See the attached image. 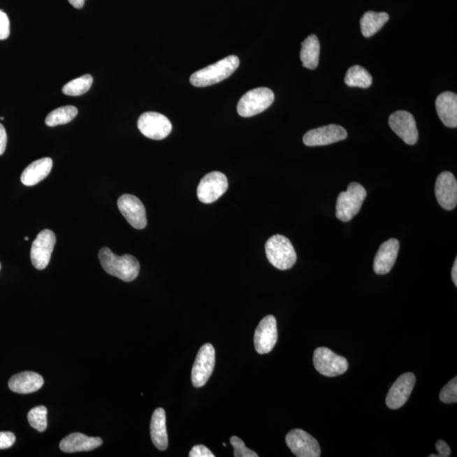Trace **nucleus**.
I'll use <instances>...</instances> for the list:
<instances>
[{
    "label": "nucleus",
    "mask_w": 457,
    "mask_h": 457,
    "mask_svg": "<svg viewBox=\"0 0 457 457\" xmlns=\"http://www.w3.org/2000/svg\"><path fill=\"white\" fill-rule=\"evenodd\" d=\"M389 125L391 130L408 145H414L418 142V128L414 115L409 112L396 111L389 118Z\"/></svg>",
    "instance_id": "obj_14"
},
{
    "label": "nucleus",
    "mask_w": 457,
    "mask_h": 457,
    "mask_svg": "<svg viewBox=\"0 0 457 457\" xmlns=\"http://www.w3.org/2000/svg\"><path fill=\"white\" fill-rule=\"evenodd\" d=\"M287 447L298 457H319L321 455L319 444L308 433L303 430H291L286 437Z\"/></svg>",
    "instance_id": "obj_11"
},
{
    "label": "nucleus",
    "mask_w": 457,
    "mask_h": 457,
    "mask_svg": "<svg viewBox=\"0 0 457 457\" xmlns=\"http://www.w3.org/2000/svg\"><path fill=\"white\" fill-rule=\"evenodd\" d=\"M314 365L320 375L336 377L344 374L348 370L347 360L335 354L327 347L317 348L314 354Z\"/></svg>",
    "instance_id": "obj_6"
},
{
    "label": "nucleus",
    "mask_w": 457,
    "mask_h": 457,
    "mask_svg": "<svg viewBox=\"0 0 457 457\" xmlns=\"http://www.w3.org/2000/svg\"><path fill=\"white\" fill-rule=\"evenodd\" d=\"M43 384L44 379L41 375L27 371L12 376L9 380V388L18 394H30L40 390Z\"/></svg>",
    "instance_id": "obj_21"
},
{
    "label": "nucleus",
    "mask_w": 457,
    "mask_h": 457,
    "mask_svg": "<svg viewBox=\"0 0 457 457\" xmlns=\"http://www.w3.org/2000/svg\"><path fill=\"white\" fill-rule=\"evenodd\" d=\"M15 435L11 432H0V450L10 448L15 442Z\"/></svg>",
    "instance_id": "obj_33"
},
{
    "label": "nucleus",
    "mask_w": 457,
    "mask_h": 457,
    "mask_svg": "<svg viewBox=\"0 0 457 457\" xmlns=\"http://www.w3.org/2000/svg\"><path fill=\"white\" fill-rule=\"evenodd\" d=\"M150 434L152 443L159 451L168 448V434L166 428V414L163 408H157L152 416Z\"/></svg>",
    "instance_id": "obj_23"
},
{
    "label": "nucleus",
    "mask_w": 457,
    "mask_h": 457,
    "mask_svg": "<svg viewBox=\"0 0 457 457\" xmlns=\"http://www.w3.org/2000/svg\"><path fill=\"white\" fill-rule=\"evenodd\" d=\"M435 196L440 205L447 210H452L457 204V182L451 172L440 173L435 183Z\"/></svg>",
    "instance_id": "obj_17"
},
{
    "label": "nucleus",
    "mask_w": 457,
    "mask_h": 457,
    "mask_svg": "<svg viewBox=\"0 0 457 457\" xmlns=\"http://www.w3.org/2000/svg\"><path fill=\"white\" fill-rule=\"evenodd\" d=\"M320 43L316 35H310L302 43L300 58L303 66L307 69L314 70L319 65Z\"/></svg>",
    "instance_id": "obj_24"
},
{
    "label": "nucleus",
    "mask_w": 457,
    "mask_h": 457,
    "mask_svg": "<svg viewBox=\"0 0 457 457\" xmlns=\"http://www.w3.org/2000/svg\"><path fill=\"white\" fill-rule=\"evenodd\" d=\"M10 34V24L9 17L5 12L0 10V40L9 38Z\"/></svg>",
    "instance_id": "obj_32"
},
{
    "label": "nucleus",
    "mask_w": 457,
    "mask_h": 457,
    "mask_svg": "<svg viewBox=\"0 0 457 457\" xmlns=\"http://www.w3.org/2000/svg\"><path fill=\"white\" fill-rule=\"evenodd\" d=\"M416 377L412 372L400 375L393 384L386 399V406L396 410L404 406L414 390Z\"/></svg>",
    "instance_id": "obj_16"
},
{
    "label": "nucleus",
    "mask_w": 457,
    "mask_h": 457,
    "mask_svg": "<svg viewBox=\"0 0 457 457\" xmlns=\"http://www.w3.org/2000/svg\"><path fill=\"white\" fill-rule=\"evenodd\" d=\"M274 101L275 94L270 88H254L240 98L238 112L242 117H252L266 110Z\"/></svg>",
    "instance_id": "obj_5"
},
{
    "label": "nucleus",
    "mask_w": 457,
    "mask_h": 457,
    "mask_svg": "<svg viewBox=\"0 0 457 457\" xmlns=\"http://www.w3.org/2000/svg\"><path fill=\"white\" fill-rule=\"evenodd\" d=\"M190 457H215V455L212 454L210 449L206 447L199 444V446H195L192 447L190 453Z\"/></svg>",
    "instance_id": "obj_34"
},
{
    "label": "nucleus",
    "mask_w": 457,
    "mask_h": 457,
    "mask_svg": "<svg viewBox=\"0 0 457 457\" xmlns=\"http://www.w3.org/2000/svg\"><path fill=\"white\" fill-rule=\"evenodd\" d=\"M7 145V133L5 127L0 124V156L3 154L6 150Z\"/></svg>",
    "instance_id": "obj_36"
},
{
    "label": "nucleus",
    "mask_w": 457,
    "mask_h": 457,
    "mask_svg": "<svg viewBox=\"0 0 457 457\" xmlns=\"http://www.w3.org/2000/svg\"><path fill=\"white\" fill-rule=\"evenodd\" d=\"M55 243V234L50 230H43L37 235L30 254L31 263L37 270H45L49 266Z\"/></svg>",
    "instance_id": "obj_9"
},
{
    "label": "nucleus",
    "mask_w": 457,
    "mask_h": 457,
    "mask_svg": "<svg viewBox=\"0 0 457 457\" xmlns=\"http://www.w3.org/2000/svg\"><path fill=\"white\" fill-rule=\"evenodd\" d=\"M278 340L277 322L273 315L260 321L254 334L255 350L259 354H267L274 349Z\"/></svg>",
    "instance_id": "obj_12"
},
{
    "label": "nucleus",
    "mask_w": 457,
    "mask_h": 457,
    "mask_svg": "<svg viewBox=\"0 0 457 457\" xmlns=\"http://www.w3.org/2000/svg\"><path fill=\"white\" fill-rule=\"evenodd\" d=\"M52 167H53V160L50 158L36 160L23 171L21 182L27 187L37 185L50 175Z\"/></svg>",
    "instance_id": "obj_22"
},
{
    "label": "nucleus",
    "mask_w": 457,
    "mask_h": 457,
    "mask_svg": "<svg viewBox=\"0 0 457 457\" xmlns=\"http://www.w3.org/2000/svg\"><path fill=\"white\" fill-rule=\"evenodd\" d=\"M347 131L338 125H328L307 131L303 143L307 147L326 146L347 139Z\"/></svg>",
    "instance_id": "obj_15"
},
{
    "label": "nucleus",
    "mask_w": 457,
    "mask_h": 457,
    "mask_svg": "<svg viewBox=\"0 0 457 457\" xmlns=\"http://www.w3.org/2000/svg\"><path fill=\"white\" fill-rule=\"evenodd\" d=\"M437 114L444 125L450 128L457 126V96L452 92H444L435 101Z\"/></svg>",
    "instance_id": "obj_19"
},
{
    "label": "nucleus",
    "mask_w": 457,
    "mask_h": 457,
    "mask_svg": "<svg viewBox=\"0 0 457 457\" xmlns=\"http://www.w3.org/2000/svg\"><path fill=\"white\" fill-rule=\"evenodd\" d=\"M390 17L386 12L368 11L360 21L361 31L365 38H370L384 26Z\"/></svg>",
    "instance_id": "obj_25"
},
{
    "label": "nucleus",
    "mask_w": 457,
    "mask_h": 457,
    "mask_svg": "<svg viewBox=\"0 0 457 457\" xmlns=\"http://www.w3.org/2000/svg\"><path fill=\"white\" fill-rule=\"evenodd\" d=\"M138 126L142 134L152 140H163L171 134L170 119L157 112H146L140 116Z\"/></svg>",
    "instance_id": "obj_8"
},
{
    "label": "nucleus",
    "mask_w": 457,
    "mask_h": 457,
    "mask_svg": "<svg viewBox=\"0 0 457 457\" xmlns=\"http://www.w3.org/2000/svg\"><path fill=\"white\" fill-rule=\"evenodd\" d=\"M99 259L107 274L123 282H133L139 275L140 263L132 255L117 256L109 247H103L99 252Z\"/></svg>",
    "instance_id": "obj_1"
},
{
    "label": "nucleus",
    "mask_w": 457,
    "mask_h": 457,
    "mask_svg": "<svg viewBox=\"0 0 457 457\" xmlns=\"http://www.w3.org/2000/svg\"><path fill=\"white\" fill-rule=\"evenodd\" d=\"M452 282L455 286H457V259H455V263L453 264L451 270Z\"/></svg>",
    "instance_id": "obj_37"
},
{
    "label": "nucleus",
    "mask_w": 457,
    "mask_h": 457,
    "mask_svg": "<svg viewBox=\"0 0 457 457\" xmlns=\"http://www.w3.org/2000/svg\"><path fill=\"white\" fill-rule=\"evenodd\" d=\"M71 5L75 8V9H82L85 3L86 0H68Z\"/></svg>",
    "instance_id": "obj_38"
},
{
    "label": "nucleus",
    "mask_w": 457,
    "mask_h": 457,
    "mask_svg": "<svg viewBox=\"0 0 457 457\" xmlns=\"http://www.w3.org/2000/svg\"><path fill=\"white\" fill-rule=\"evenodd\" d=\"M437 456L439 457L438 455H434V454L430 455V457H437Z\"/></svg>",
    "instance_id": "obj_39"
},
{
    "label": "nucleus",
    "mask_w": 457,
    "mask_h": 457,
    "mask_svg": "<svg viewBox=\"0 0 457 457\" xmlns=\"http://www.w3.org/2000/svg\"><path fill=\"white\" fill-rule=\"evenodd\" d=\"M240 60L238 56L231 55L210 66L196 71L190 78L191 85L204 87L214 85L224 81L231 76L238 69Z\"/></svg>",
    "instance_id": "obj_2"
},
{
    "label": "nucleus",
    "mask_w": 457,
    "mask_h": 457,
    "mask_svg": "<svg viewBox=\"0 0 457 457\" xmlns=\"http://www.w3.org/2000/svg\"><path fill=\"white\" fill-rule=\"evenodd\" d=\"M441 402L446 404H453L457 402V378L455 377L446 384L440 393Z\"/></svg>",
    "instance_id": "obj_30"
},
{
    "label": "nucleus",
    "mask_w": 457,
    "mask_h": 457,
    "mask_svg": "<svg viewBox=\"0 0 457 457\" xmlns=\"http://www.w3.org/2000/svg\"><path fill=\"white\" fill-rule=\"evenodd\" d=\"M78 110L75 106H68L58 108L48 115L45 123L48 126L54 127L66 125L75 118Z\"/></svg>",
    "instance_id": "obj_27"
},
{
    "label": "nucleus",
    "mask_w": 457,
    "mask_h": 457,
    "mask_svg": "<svg viewBox=\"0 0 457 457\" xmlns=\"http://www.w3.org/2000/svg\"><path fill=\"white\" fill-rule=\"evenodd\" d=\"M231 444L234 448V456L235 457H258L259 455L254 451L248 449L243 441L239 438L238 436H232L231 440Z\"/></svg>",
    "instance_id": "obj_31"
},
{
    "label": "nucleus",
    "mask_w": 457,
    "mask_h": 457,
    "mask_svg": "<svg viewBox=\"0 0 457 457\" xmlns=\"http://www.w3.org/2000/svg\"><path fill=\"white\" fill-rule=\"evenodd\" d=\"M47 415L48 410L45 407H36L28 412V423H29L31 427H33L34 430L43 433L47 430L48 427Z\"/></svg>",
    "instance_id": "obj_29"
},
{
    "label": "nucleus",
    "mask_w": 457,
    "mask_h": 457,
    "mask_svg": "<svg viewBox=\"0 0 457 457\" xmlns=\"http://www.w3.org/2000/svg\"><path fill=\"white\" fill-rule=\"evenodd\" d=\"M118 208L127 222L136 230L147 226V214L141 200L131 194H124L118 199Z\"/></svg>",
    "instance_id": "obj_13"
},
{
    "label": "nucleus",
    "mask_w": 457,
    "mask_h": 457,
    "mask_svg": "<svg viewBox=\"0 0 457 457\" xmlns=\"http://www.w3.org/2000/svg\"><path fill=\"white\" fill-rule=\"evenodd\" d=\"M102 444L103 440L99 437H88L81 433H73L61 440L59 448L66 453L90 451L102 446Z\"/></svg>",
    "instance_id": "obj_20"
},
{
    "label": "nucleus",
    "mask_w": 457,
    "mask_h": 457,
    "mask_svg": "<svg viewBox=\"0 0 457 457\" xmlns=\"http://www.w3.org/2000/svg\"><path fill=\"white\" fill-rule=\"evenodd\" d=\"M266 252L268 261L280 270H290L296 262V252L286 236L275 235L267 240Z\"/></svg>",
    "instance_id": "obj_3"
},
{
    "label": "nucleus",
    "mask_w": 457,
    "mask_h": 457,
    "mask_svg": "<svg viewBox=\"0 0 457 457\" xmlns=\"http://www.w3.org/2000/svg\"><path fill=\"white\" fill-rule=\"evenodd\" d=\"M94 78L91 75H84L78 78L72 80L70 82L64 86L62 92L68 96H81L89 91L93 85Z\"/></svg>",
    "instance_id": "obj_28"
},
{
    "label": "nucleus",
    "mask_w": 457,
    "mask_h": 457,
    "mask_svg": "<svg viewBox=\"0 0 457 457\" xmlns=\"http://www.w3.org/2000/svg\"><path fill=\"white\" fill-rule=\"evenodd\" d=\"M435 447L437 451H438L439 457H448L451 456V448L444 440H440L437 441Z\"/></svg>",
    "instance_id": "obj_35"
},
{
    "label": "nucleus",
    "mask_w": 457,
    "mask_h": 457,
    "mask_svg": "<svg viewBox=\"0 0 457 457\" xmlns=\"http://www.w3.org/2000/svg\"><path fill=\"white\" fill-rule=\"evenodd\" d=\"M215 366V350L211 344L200 348L192 367L191 381L194 386L200 388L205 386Z\"/></svg>",
    "instance_id": "obj_7"
},
{
    "label": "nucleus",
    "mask_w": 457,
    "mask_h": 457,
    "mask_svg": "<svg viewBox=\"0 0 457 457\" xmlns=\"http://www.w3.org/2000/svg\"><path fill=\"white\" fill-rule=\"evenodd\" d=\"M0 119L3 120V119H5V118H3V117H0Z\"/></svg>",
    "instance_id": "obj_41"
},
{
    "label": "nucleus",
    "mask_w": 457,
    "mask_h": 457,
    "mask_svg": "<svg viewBox=\"0 0 457 457\" xmlns=\"http://www.w3.org/2000/svg\"><path fill=\"white\" fill-rule=\"evenodd\" d=\"M348 87L368 88L372 85V78L366 69L360 66H351L344 76Z\"/></svg>",
    "instance_id": "obj_26"
},
{
    "label": "nucleus",
    "mask_w": 457,
    "mask_h": 457,
    "mask_svg": "<svg viewBox=\"0 0 457 457\" xmlns=\"http://www.w3.org/2000/svg\"><path fill=\"white\" fill-rule=\"evenodd\" d=\"M367 191L358 182L349 184L347 191L340 192L336 203V218L340 222H348L358 214L364 200L366 199Z\"/></svg>",
    "instance_id": "obj_4"
},
{
    "label": "nucleus",
    "mask_w": 457,
    "mask_h": 457,
    "mask_svg": "<svg viewBox=\"0 0 457 457\" xmlns=\"http://www.w3.org/2000/svg\"><path fill=\"white\" fill-rule=\"evenodd\" d=\"M228 189V180L222 172L214 171L207 174L198 187V198L203 203H212L222 196Z\"/></svg>",
    "instance_id": "obj_10"
},
{
    "label": "nucleus",
    "mask_w": 457,
    "mask_h": 457,
    "mask_svg": "<svg viewBox=\"0 0 457 457\" xmlns=\"http://www.w3.org/2000/svg\"><path fill=\"white\" fill-rule=\"evenodd\" d=\"M1 268H2V266H1V263H0V271H1Z\"/></svg>",
    "instance_id": "obj_40"
},
{
    "label": "nucleus",
    "mask_w": 457,
    "mask_h": 457,
    "mask_svg": "<svg viewBox=\"0 0 457 457\" xmlns=\"http://www.w3.org/2000/svg\"><path fill=\"white\" fill-rule=\"evenodd\" d=\"M25 240H29V238H28L27 236V238H25Z\"/></svg>",
    "instance_id": "obj_42"
},
{
    "label": "nucleus",
    "mask_w": 457,
    "mask_h": 457,
    "mask_svg": "<svg viewBox=\"0 0 457 457\" xmlns=\"http://www.w3.org/2000/svg\"><path fill=\"white\" fill-rule=\"evenodd\" d=\"M400 250L398 240L392 238L384 242L379 248L374 261V270L377 275H386L394 267Z\"/></svg>",
    "instance_id": "obj_18"
}]
</instances>
